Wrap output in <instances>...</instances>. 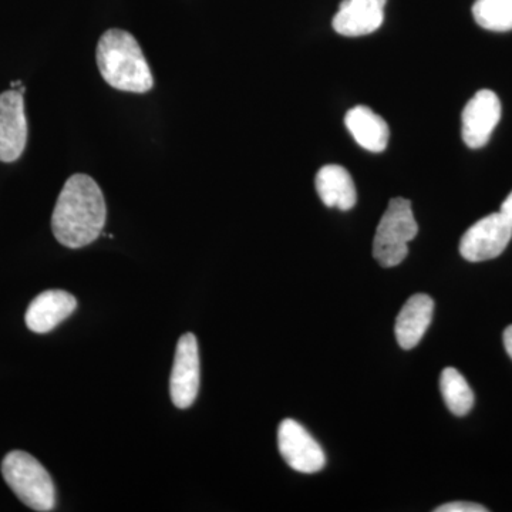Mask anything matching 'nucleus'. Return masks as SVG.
Masks as SVG:
<instances>
[{
    "mask_svg": "<svg viewBox=\"0 0 512 512\" xmlns=\"http://www.w3.org/2000/svg\"><path fill=\"white\" fill-rule=\"evenodd\" d=\"M106 218V201L99 185L89 175L74 174L56 202L53 235L64 247H87L100 237Z\"/></svg>",
    "mask_w": 512,
    "mask_h": 512,
    "instance_id": "nucleus-1",
    "label": "nucleus"
},
{
    "mask_svg": "<svg viewBox=\"0 0 512 512\" xmlns=\"http://www.w3.org/2000/svg\"><path fill=\"white\" fill-rule=\"evenodd\" d=\"M96 57L101 77L113 89L138 94L153 89V74L146 56L136 37L126 30H107L100 37Z\"/></svg>",
    "mask_w": 512,
    "mask_h": 512,
    "instance_id": "nucleus-2",
    "label": "nucleus"
},
{
    "mask_svg": "<svg viewBox=\"0 0 512 512\" xmlns=\"http://www.w3.org/2000/svg\"><path fill=\"white\" fill-rule=\"evenodd\" d=\"M2 474L10 490L32 510L47 512L55 508V484L35 457L25 451H12L3 460Z\"/></svg>",
    "mask_w": 512,
    "mask_h": 512,
    "instance_id": "nucleus-3",
    "label": "nucleus"
},
{
    "mask_svg": "<svg viewBox=\"0 0 512 512\" xmlns=\"http://www.w3.org/2000/svg\"><path fill=\"white\" fill-rule=\"evenodd\" d=\"M419 232L412 202L397 197L387 205L373 241V256L384 268L402 264L409 254V244Z\"/></svg>",
    "mask_w": 512,
    "mask_h": 512,
    "instance_id": "nucleus-4",
    "label": "nucleus"
},
{
    "mask_svg": "<svg viewBox=\"0 0 512 512\" xmlns=\"http://www.w3.org/2000/svg\"><path fill=\"white\" fill-rule=\"evenodd\" d=\"M511 238L510 222L501 212H494L467 229L460 241V254L468 262L490 261L503 254Z\"/></svg>",
    "mask_w": 512,
    "mask_h": 512,
    "instance_id": "nucleus-5",
    "label": "nucleus"
},
{
    "mask_svg": "<svg viewBox=\"0 0 512 512\" xmlns=\"http://www.w3.org/2000/svg\"><path fill=\"white\" fill-rule=\"evenodd\" d=\"M278 447L286 464L298 473H319L325 467L322 447L298 421H282L278 429Z\"/></svg>",
    "mask_w": 512,
    "mask_h": 512,
    "instance_id": "nucleus-6",
    "label": "nucleus"
},
{
    "mask_svg": "<svg viewBox=\"0 0 512 512\" xmlns=\"http://www.w3.org/2000/svg\"><path fill=\"white\" fill-rule=\"evenodd\" d=\"M200 390V352L192 333H185L178 340L173 373L170 379L171 399L178 409H188L194 404Z\"/></svg>",
    "mask_w": 512,
    "mask_h": 512,
    "instance_id": "nucleus-7",
    "label": "nucleus"
},
{
    "mask_svg": "<svg viewBox=\"0 0 512 512\" xmlns=\"http://www.w3.org/2000/svg\"><path fill=\"white\" fill-rule=\"evenodd\" d=\"M501 101L491 90H480L463 110L461 116V136L468 147L477 150L483 148L493 136L495 127L500 123Z\"/></svg>",
    "mask_w": 512,
    "mask_h": 512,
    "instance_id": "nucleus-8",
    "label": "nucleus"
},
{
    "mask_svg": "<svg viewBox=\"0 0 512 512\" xmlns=\"http://www.w3.org/2000/svg\"><path fill=\"white\" fill-rule=\"evenodd\" d=\"M28 141V121L23 93L10 89L0 94V161L13 163L22 156Z\"/></svg>",
    "mask_w": 512,
    "mask_h": 512,
    "instance_id": "nucleus-9",
    "label": "nucleus"
},
{
    "mask_svg": "<svg viewBox=\"0 0 512 512\" xmlns=\"http://www.w3.org/2000/svg\"><path fill=\"white\" fill-rule=\"evenodd\" d=\"M387 0H342L333 18V29L346 37L370 35L384 22Z\"/></svg>",
    "mask_w": 512,
    "mask_h": 512,
    "instance_id": "nucleus-10",
    "label": "nucleus"
},
{
    "mask_svg": "<svg viewBox=\"0 0 512 512\" xmlns=\"http://www.w3.org/2000/svg\"><path fill=\"white\" fill-rule=\"evenodd\" d=\"M77 308L73 295L64 291H45L30 302L25 320L32 332L49 333Z\"/></svg>",
    "mask_w": 512,
    "mask_h": 512,
    "instance_id": "nucleus-11",
    "label": "nucleus"
},
{
    "mask_svg": "<svg viewBox=\"0 0 512 512\" xmlns=\"http://www.w3.org/2000/svg\"><path fill=\"white\" fill-rule=\"evenodd\" d=\"M434 301L429 295L417 293L402 308L396 319L397 343L400 348L410 350L419 345L433 320Z\"/></svg>",
    "mask_w": 512,
    "mask_h": 512,
    "instance_id": "nucleus-12",
    "label": "nucleus"
},
{
    "mask_svg": "<svg viewBox=\"0 0 512 512\" xmlns=\"http://www.w3.org/2000/svg\"><path fill=\"white\" fill-rule=\"evenodd\" d=\"M316 191L326 207L349 211L356 205L355 181L342 165L330 164L320 168L316 174Z\"/></svg>",
    "mask_w": 512,
    "mask_h": 512,
    "instance_id": "nucleus-13",
    "label": "nucleus"
},
{
    "mask_svg": "<svg viewBox=\"0 0 512 512\" xmlns=\"http://www.w3.org/2000/svg\"><path fill=\"white\" fill-rule=\"evenodd\" d=\"M345 124L356 143L370 153H382L389 144L390 130L386 121L366 106L348 111Z\"/></svg>",
    "mask_w": 512,
    "mask_h": 512,
    "instance_id": "nucleus-14",
    "label": "nucleus"
},
{
    "mask_svg": "<svg viewBox=\"0 0 512 512\" xmlns=\"http://www.w3.org/2000/svg\"><path fill=\"white\" fill-rule=\"evenodd\" d=\"M440 389L448 410L466 416L474 406V393L464 376L454 367H447L440 377Z\"/></svg>",
    "mask_w": 512,
    "mask_h": 512,
    "instance_id": "nucleus-15",
    "label": "nucleus"
},
{
    "mask_svg": "<svg viewBox=\"0 0 512 512\" xmlns=\"http://www.w3.org/2000/svg\"><path fill=\"white\" fill-rule=\"evenodd\" d=\"M473 16L477 25L491 32L512 30V0H476Z\"/></svg>",
    "mask_w": 512,
    "mask_h": 512,
    "instance_id": "nucleus-16",
    "label": "nucleus"
},
{
    "mask_svg": "<svg viewBox=\"0 0 512 512\" xmlns=\"http://www.w3.org/2000/svg\"><path fill=\"white\" fill-rule=\"evenodd\" d=\"M487 508L483 505L476 503H466V501H457V503H450L441 505L436 508V512H487Z\"/></svg>",
    "mask_w": 512,
    "mask_h": 512,
    "instance_id": "nucleus-17",
    "label": "nucleus"
},
{
    "mask_svg": "<svg viewBox=\"0 0 512 512\" xmlns=\"http://www.w3.org/2000/svg\"><path fill=\"white\" fill-rule=\"evenodd\" d=\"M500 212L501 214L504 215L505 220L510 222V225L512 227V191L511 194L508 195L507 198H505L503 205H501Z\"/></svg>",
    "mask_w": 512,
    "mask_h": 512,
    "instance_id": "nucleus-18",
    "label": "nucleus"
},
{
    "mask_svg": "<svg viewBox=\"0 0 512 512\" xmlns=\"http://www.w3.org/2000/svg\"><path fill=\"white\" fill-rule=\"evenodd\" d=\"M503 339L505 350H507L508 355H510L512 359V325L508 326V328L504 330Z\"/></svg>",
    "mask_w": 512,
    "mask_h": 512,
    "instance_id": "nucleus-19",
    "label": "nucleus"
}]
</instances>
